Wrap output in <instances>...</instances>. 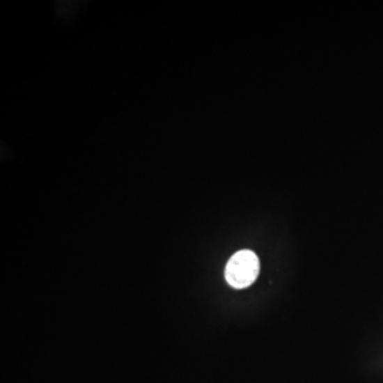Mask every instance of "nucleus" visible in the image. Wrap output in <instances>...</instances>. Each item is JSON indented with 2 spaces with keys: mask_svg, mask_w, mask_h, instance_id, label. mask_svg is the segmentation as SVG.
Wrapping results in <instances>:
<instances>
[{
  "mask_svg": "<svg viewBox=\"0 0 383 383\" xmlns=\"http://www.w3.org/2000/svg\"><path fill=\"white\" fill-rule=\"evenodd\" d=\"M259 273V258L253 251L245 249L230 258L226 265V281L233 289H246L257 280Z\"/></svg>",
  "mask_w": 383,
  "mask_h": 383,
  "instance_id": "nucleus-1",
  "label": "nucleus"
}]
</instances>
